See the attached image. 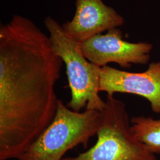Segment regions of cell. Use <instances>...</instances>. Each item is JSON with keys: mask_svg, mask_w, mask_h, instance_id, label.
Listing matches in <instances>:
<instances>
[{"mask_svg": "<svg viewBox=\"0 0 160 160\" xmlns=\"http://www.w3.org/2000/svg\"><path fill=\"white\" fill-rule=\"evenodd\" d=\"M100 92L109 95L120 92L143 97L154 113H160V61L149 63L142 72H131L108 65L101 67Z\"/></svg>", "mask_w": 160, "mask_h": 160, "instance_id": "6", "label": "cell"}, {"mask_svg": "<svg viewBox=\"0 0 160 160\" xmlns=\"http://www.w3.org/2000/svg\"><path fill=\"white\" fill-rule=\"evenodd\" d=\"M62 59L49 36L14 14L0 27V160L17 159L57 112Z\"/></svg>", "mask_w": 160, "mask_h": 160, "instance_id": "1", "label": "cell"}, {"mask_svg": "<svg viewBox=\"0 0 160 160\" xmlns=\"http://www.w3.org/2000/svg\"></svg>", "mask_w": 160, "mask_h": 160, "instance_id": "9", "label": "cell"}, {"mask_svg": "<svg viewBox=\"0 0 160 160\" xmlns=\"http://www.w3.org/2000/svg\"><path fill=\"white\" fill-rule=\"evenodd\" d=\"M81 48L86 59L98 67L116 63L129 68L132 64L148 63L152 45L149 42L126 41L120 29L114 28L81 43Z\"/></svg>", "mask_w": 160, "mask_h": 160, "instance_id": "5", "label": "cell"}, {"mask_svg": "<svg viewBox=\"0 0 160 160\" xmlns=\"http://www.w3.org/2000/svg\"><path fill=\"white\" fill-rule=\"evenodd\" d=\"M44 24L54 51L66 67L71 92L67 107L78 112L84 108L102 112L106 106V101L99 96L100 67L86 59L81 51V43L67 36L62 24L55 18L47 16Z\"/></svg>", "mask_w": 160, "mask_h": 160, "instance_id": "2", "label": "cell"}, {"mask_svg": "<svg viewBox=\"0 0 160 160\" xmlns=\"http://www.w3.org/2000/svg\"><path fill=\"white\" fill-rule=\"evenodd\" d=\"M131 131L153 154H160V119L138 116L131 119Z\"/></svg>", "mask_w": 160, "mask_h": 160, "instance_id": "8", "label": "cell"}, {"mask_svg": "<svg viewBox=\"0 0 160 160\" xmlns=\"http://www.w3.org/2000/svg\"><path fill=\"white\" fill-rule=\"evenodd\" d=\"M124 23V18L103 0H76L74 17L62 26L67 36L81 43Z\"/></svg>", "mask_w": 160, "mask_h": 160, "instance_id": "7", "label": "cell"}, {"mask_svg": "<svg viewBox=\"0 0 160 160\" xmlns=\"http://www.w3.org/2000/svg\"><path fill=\"white\" fill-rule=\"evenodd\" d=\"M131 128L126 104L113 95L107 94L96 143L86 152L63 160H157Z\"/></svg>", "mask_w": 160, "mask_h": 160, "instance_id": "4", "label": "cell"}, {"mask_svg": "<svg viewBox=\"0 0 160 160\" xmlns=\"http://www.w3.org/2000/svg\"><path fill=\"white\" fill-rule=\"evenodd\" d=\"M100 118L101 112H75L59 99L53 120L17 159L62 160L66 152L77 145L87 147L91 138L97 135Z\"/></svg>", "mask_w": 160, "mask_h": 160, "instance_id": "3", "label": "cell"}]
</instances>
